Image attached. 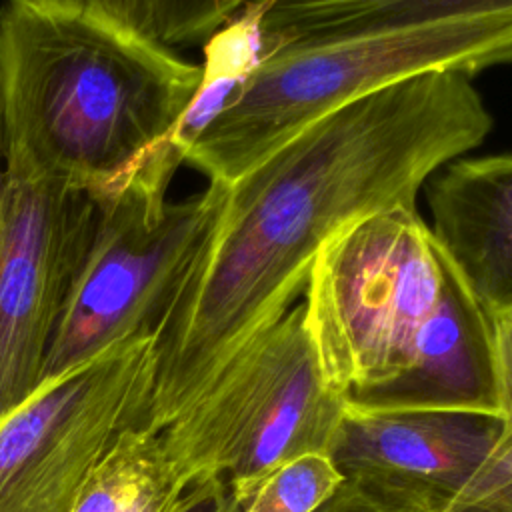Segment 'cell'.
I'll return each instance as SVG.
<instances>
[{"label": "cell", "instance_id": "9c48e42d", "mask_svg": "<svg viewBox=\"0 0 512 512\" xmlns=\"http://www.w3.org/2000/svg\"><path fill=\"white\" fill-rule=\"evenodd\" d=\"M502 434L504 420L492 414L346 406L330 456L344 478L422 492L444 506Z\"/></svg>", "mask_w": 512, "mask_h": 512}, {"label": "cell", "instance_id": "ffe728a7", "mask_svg": "<svg viewBox=\"0 0 512 512\" xmlns=\"http://www.w3.org/2000/svg\"><path fill=\"white\" fill-rule=\"evenodd\" d=\"M176 512H232L226 484L218 478L194 482Z\"/></svg>", "mask_w": 512, "mask_h": 512}, {"label": "cell", "instance_id": "5b68a950", "mask_svg": "<svg viewBox=\"0 0 512 512\" xmlns=\"http://www.w3.org/2000/svg\"><path fill=\"white\" fill-rule=\"evenodd\" d=\"M458 274L416 206L382 210L336 236L302 294L328 380L348 396L398 376Z\"/></svg>", "mask_w": 512, "mask_h": 512}, {"label": "cell", "instance_id": "277c9868", "mask_svg": "<svg viewBox=\"0 0 512 512\" xmlns=\"http://www.w3.org/2000/svg\"><path fill=\"white\" fill-rule=\"evenodd\" d=\"M344 414L346 396L324 372L300 300L160 432L190 486L218 478L236 506L280 464L330 454Z\"/></svg>", "mask_w": 512, "mask_h": 512}, {"label": "cell", "instance_id": "30bf717a", "mask_svg": "<svg viewBox=\"0 0 512 512\" xmlns=\"http://www.w3.org/2000/svg\"><path fill=\"white\" fill-rule=\"evenodd\" d=\"M346 406L500 416L490 320L460 274L420 330L408 366L388 382L348 394Z\"/></svg>", "mask_w": 512, "mask_h": 512}, {"label": "cell", "instance_id": "52a82bcc", "mask_svg": "<svg viewBox=\"0 0 512 512\" xmlns=\"http://www.w3.org/2000/svg\"><path fill=\"white\" fill-rule=\"evenodd\" d=\"M154 374V338L124 342L0 416V512H70L116 436L144 422Z\"/></svg>", "mask_w": 512, "mask_h": 512}, {"label": "cell", "instance_id": "8fae6325", "mask_svg": "<svg viewBox=\"0 0 512 512\" xmlns=\"http://www.w3.org/2000/svg\"><path fill=\"white\" fill-rule=\"evenodd\" d=\"M430 230L486 314L512 304V154L452 160L428 186Z\"/></svg>", "mask_w": 512, "mask_h": 512}, {"label": "cell", "instance_id": "5bb4252c", "mask_svg": "<svg viewBox=\"0 0 512 512\" xmlns=\"http://www.w3.org/2000/svg\"><path fill=\"white\" fill-rule=\"evenodd\" d=\"M342 482L328 452H306L268 472L232 512H314Z\"/></svg>", "mask_w": 512, "mask_h": 512}, {"label": "cell", "instance_id": "6da1fadb", "mask_svg": "<svg viewBox=\"0 0 512 512\" xmlns=\"http://www.w3.org/2000/svg\"><path fill=\"white\" fill-rule=\"evenodd\" d=\"M472 76L428 72L306 126L224 184L216 220L154 336L144 416L164 428L304 294L316 256L352 224L416 206L422 184L488 136Z\"/></svg>", "mask_w": 512, "mask_h": 512}, {"label": "cell", "instance_id": "44dd1931", "mask_svg": "<svg viewBox=\"0 0 512 512\" xmlns=\"http://www.w3.org/2000/svg\"><path fill=\"white\" fill-rule=\"evenodd\" d=\"M4 158V146H2V118H0V160ZM2 194H4V168L0 166V214H2Z\"/></svg>", "mask_w": 512, "mask_h": 512}, {"label": "cell", "instance_id": "ac0fdd59", "mask_svg": "<svg viewBox=\"0 0 512 512\" xmlns=\"http://www.w3.org/2000/svg\"><path fill=\"white\" fill-rule=\"evenodd\" d=\"M106 18L118 26L156 40V0H38ZM158 42V40H156Z\"/></svg>", "mask_w": 512, "mask_h": 512}, {"label": "cell", "instance_id": "7a4b0ae2", "mask_svg": "<svg viewBox=\"0 0 512 512\" xmlns=\"http://www.w3.org/2000/svg\"><path fill=\"white\" fill-rule=\"evenodd\" d=\"M202 66L106 18L44 4L0 6L4 166L92 198L118 196L182 156L172 136Z\"/></svg>", "mask_w": 512, "mask_h": 512}, {"label": "cell", "instance_id": "ba28073f", "mask_svg": "<svg viewBox=\"0 0 512 512\" xmlns=\"http://www.w3.org/2000/svg\"><path fill=\"white\" fill-rule=\"evenodd\" d=\"M92 198L4 166L0 214V416L40 384L48 346L90 246Z\"/></svg>", "mask_w": 512, "mask_h": 512}, {"label": "cell", "instance_id": "9a60e30c", "mask_svg": "<svg viewBox=\"0 0 512 512\" xmlns=\"http://www.w3.org/2000/svg\"><path fill=\"white\" fill-rule=\"evenodd\" d=\"M256 2L262 0H156V40L166 48L208 40Z\"/></svg>", "mask_w": 512, "mask_h": 512}, {"label": "cell", "instance_id": "4fadbf2b", "mask_svg": "<svg viewBox=\"0 0 512 512\" xmlns=\"http://www.w3.org/2000/svg\"><path fill=\"white\" fill-rule=\"evenodd\" d=\"M188 488L162 432L136 422L116 436L70 512H176Z\"/></svg>", "mask_w": 512, "mask_h": 512}, {"label": "cell", "instance_id": "3957f363", "mask_svg": "<svg viewBox=\"0 0 512 512\" xmlns=\"http://www.w3.org/2000/svg\"><path fill=\"white\" fill-rule=\"evenodd\" d=\"M512 62V12L280 46L246 66L208 40L200 88L172 142L182 162L230 184L322 116L428 72Z\"/></svg>", "mask_w": 512, "mask_h": 512}, {"label": "cell", "instance_id": "d6986e66", "mask_svg": "<svg viewBox=\"0 0 512 512\" xmlns=\"http://www.w3.org/2000/svg\"><path fill=\"white\" fill-rule=\"evenodd\" d=\"M492 342V372L500 418L512 428V304L488 314Z\"/></svg>", "mask_w": 512, "mask_h": 512}, {"label": "cell", "instance_id": "2e32d148", "mask_svg": "<svg viewBox=\"0 0 512 512\" xmlns=\"http://www.w3.org/2000/svg\"><path fill=\"white\" fill-rule=\"evenodd\" d=\"M442 512H512V428Z\"/></svg>", "mask_w": 512, "mask_h": 512}, {"label": "cell", "instance_id": "7c38bea8", "mask_svg": "<svg viewBox=\"0 0 512 512\" xmlns=\"http://www.w3.org/2000/svg\"><path fill=\"white\" fill-rule=\"evenodd\" d=\"M512 12V0H262L238 18L258 54L280 46Z\"/></svg>", "mask_w": 512, "mask_h": 512}, {"label": "cell", "instance_id": "e0dca14e", "mask_svg": "<svg viewBox=\"0 0 512 512\" xmlns=\"http://www.w3.org/2000/svg\"><path fill=\"white\" fill-rule=\"evenodd\" d=\"M442 504L422 492L358 478H344L314 512H440Z\"/></svg>", "mask_w": 512, "mask_h": 512}, {"label": "cell", "instance_id": "8992f818", "mask_svg": "<svg viewBox=\"0 0 512 512\" xmlns=\"http://www.w3.org/2000/svg\"><path fill=\"white\" fill-rule=\"evenodd\" d=\"M178 166L162 162L96 204L94 234L54 328L42 380L118 344L156 336L224 196V184L210 182L186 200H168Z\"/></svg>", "mask_w": 512, "mask_h": 512}]
</instances>
